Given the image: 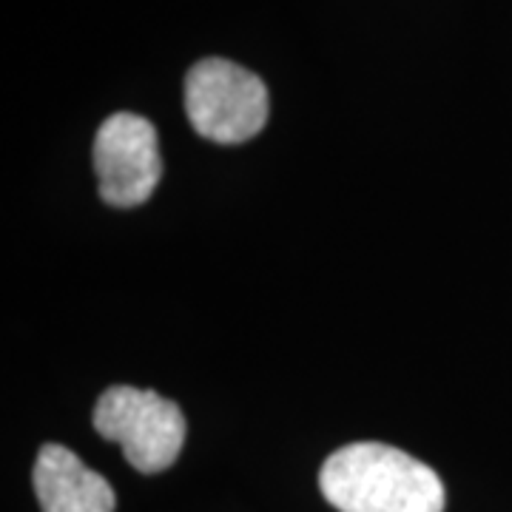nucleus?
I'll return each mask as SVG.
<instances>
[{
  "label": "nucleus",
  "instance_id": "nucleus-3",
  "mask_svg": "<svg viewBox=\"0 0 512 512\" xmlns=\"http://www.w3.org/2000/svg\"><path fill=\"white\" fill-rule=\"evenodd\" d=\"M185 111L205 140L234 146L256 137L268 123V89L254 72L208 57L185 77Z\"/></svg>",
  "mask_w": 512,
  "mask_h": 512
},
{
  "label": "nucleus",
  "instance_id": "nucleus-4",
  "mask_svg": "<svg viewBox=\"0 0 512 512\" xmlns=\"http://www.w3.org/2000/svg\"><path fill=\"white\" fill-rule=\"evenodd\" d=\"M94 171L100 197L109 205H143L163 177L157 128L131 111L111 114L94 140Z\"/></svg>",
  "mask_w": 512,
  "mask_h": 512
},
{
  "label": "nucleus",
  "instance_id": "nucleus-5",
  "mask_svg": "<svg viewBox=\"0 0 512 512\" xmlns=\"http://www.w3.org/2000/svg\"><path fill=\"white\" fill-rule=\"evenodd\" d=\"M37 501L43 512H114V490L63 444H43L35 461Z\"/></svg>",
  "mask_w": 512,
  "mask_h": 512
},
{
  "label": "nucleus",
  "instance_id": "nucleus-1",
  "mask_svg": "<svg viewBox=\"0 0 512 512\" xmlns=\"http://www.w3.org/2000/svg\"><path fill=\"white\" fill-rule=\"evenodd\" d=\"M339 512H444V481L433 467L390 444L359 441L336 450L319 473Z\"/></svg>",
  "mask_w": 512,
  "mask_h": 512
},
{
  "label": "nucleus",
  "instance_id": "nucleus-2",
  "mask_svg": "<svg viewBox=\"0 0 512 512\" xmlns=\"http://www.w3.org/2000/svg\"><path fill=\"white\" fill-rule=\"evenodd\" d=\"M94 430L123 447L140 473L168 470L185 444V416L171 399L128 384L109 387L94 407Z\"/></svg>",
  "mask_w": 512,
  "mask_h": 512
}]
</instances>
